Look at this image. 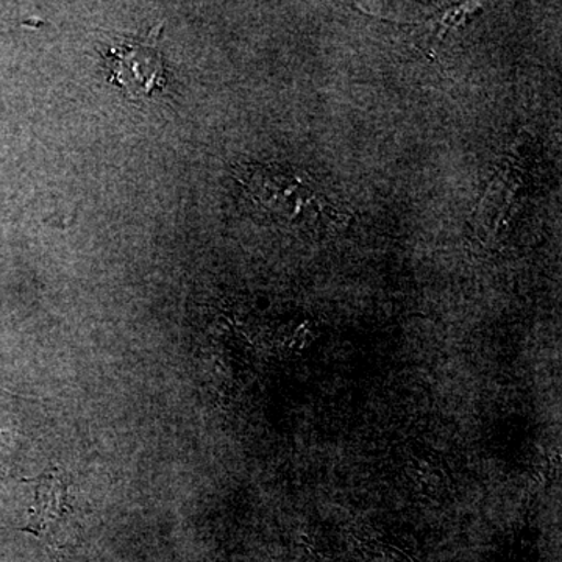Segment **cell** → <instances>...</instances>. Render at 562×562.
Here are the masks:
<instances>
[{"mask_svg":"<svg viewBox=\"0 0 562 562\" xmlns=\"http://www.w3.org/2000/svg\"><path fill=\"white\" fill-rule=\"evenodd\" d=\"M111 83L132 99L154 98L168 83L160 50L143 43H124L111 47L105 57Z\"/></svg>","mask_w":562,"mask_h":562,"instance_id":"6da1fadb","label":"cell"},{"mask_svg":"<svg viewBox=\"0 0 562 562\" xmlns=\"http://www.w3.org/2000/svg\"><path fill=\"white\" fill-rule=\"evenodd\" d=\"M68 514V484L57 472L46 473L36 484L35 502L24 530L36 536H50Z\"/></svg>","mask_w":562,"mask_h":562,"instance_id":"7a4b0ae2","label":"cell"}]
</instances>
